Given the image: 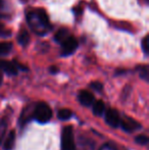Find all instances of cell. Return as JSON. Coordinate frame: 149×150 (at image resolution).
I'll return each instance as SVG.
<instances>
[{"label": "cell", "mask_w": 149, "mask_h": 150, "mask_svg": "<svg viewBox=\"0 0 149 150\" xmlns=\"http://www.w3.org/2000/svg\"><path fill=\"white\" fill-rule=\"evenodd\" d=\"M5 129H6V122L4 120H0V143H1L2 139H3Z\"/></svg>", "instance_id": "obj_18"}, {"label": "cell", "mask_w": 149, "mask_h": 150, "mask_svg": "<svg viewBox=\"0 0 149 150\" xmlns=\"http://www.w3.org/2000/svg\"><path fill=\"white\" fill-rule=\"evenodd\" d=\"M0 71L7 74L8 76H16L18 74V65L16 63L0 59Z\"/></svg>", "instance_id": "obj_7"}, {"label": "cell", "mask_w": 149, "mask_h": 150, "mask_svg": "<svg viewBox=\"0 0 149 150\" xmlns=\"http://www.w3.org/2000/svg\"><path fill=\"white\" fill-rule=\"evenodd\" d=\"M148 141H149V139L146 135H138V136L135 138V142L137 143L138 145H141V146L147 145Z\"/></svg>", "instance_id": "obj_16"}, {"label": "cell", "mask_w": 149, "mask_h": 150, "mask_svg": "<svg viewBox=\"0 0 149 150\" xmlns=\"http://www.w3.org/2000/svg\"><path fill=\"white\" fill-rule=\"evenodd\" d=\"M61 149L62 150H76L74 131L71 126H66L61 132Z\"/></svg>", "instance_id": "obj_3"}, {"label": "cell", "mask_w": 149, "mask_h": 150, "mask_svg": "<svg viewBox=\"0 0 149 150\" xmlns=\"http://www.w3.org/2000/svg\"><path fill=\"white\" fill-rule=\"evenodd\" d=\"M57 117L61 120H68L72 117V111L68 108H61L58 110Z\"/></svg>", "instance_id": "obj_14"}, {"label": "cell", "mask_w": 149, "mask_h": 150, "mask_svg": "<svg viewBox=\"0 0 149 150\" xmlns=\"http://www.w3.org/2000/svg\"><path fill=\"white\" fill-rule=\"evenodd\" d=\"M90 87H91L93 90L97 91V92L102 91V84L100 83V82H93V83L90 84Z\"/></svg>", "instance_id": "obj_20"}, {"label": "cell", "mask_w": 149, "mask_h": 150, "mask_svg": "<svg viewBox=\"0 0 149 150\" xmlns=\"http://www.w3.org/2000/svg\"><path fill=\"white\" fill-rule=\"evenodd\" d=\"M78 99H79L80 103L84 106H87L90 107L92 106V104L94 103L95 101V98H94V95L92 94L91 92L87 90H82L79 92L78 94Z\"/></svg>", "instance_id": "obj_6"}, {"label": "cell", "mask_w": 149, "mask_h": 150, "mask_svg": "<svg viewBox=\"0 0 149 150\" xmlns=\"http://www.w3.org/2000/svg\"><path fill=\"white\" fill-rule=\"evenodd\" d=\"M119 126L123 128L124 131H126V132H128V133H131L135 130H139V129L141 128L139 122H136V120L133 119H130V117H128V119L125 120H121Z\"/></svg>", "instance_id": "obj_8"}, {"label": "cell", "mask_w": 149, "mask_h": 150, "mask_svg": "<svg viewBox=\"0 0 149 150\" xmlns=\"http://www.w3.org/2000/svg\"><path fill=\"white\" fill-rule=\"evenodd\" d=\"M16 143V131H10L3 144L4 150H12Z\"/></svg>", "instance_id": "obj_9"}, {"label": "cell", "mask_w": 149, "mask_h": 150, "mask_svg": "<svg viewBox=\"0 0 149 150\" xmlns=\"http://www.w3.org/2000/svg\"><path fill=\"white\" fill-rule=\"evenodd\" d=\"M12 44L10 42H0V56L8 54L11 51Z\"/></svg>", "instance_id": "obj_13"}, {"label": "cell", "mask_w": 149, "mask_h": 150, "mask_svg": "<svg viewBox=\"0 0 149 150\" xmlns=\"http://www.w3.org/2000/svg\"><path fill=\"white\" fill-rule=\"evenodd\" d=\"M10 35H11V34H10V32L8 30H6V29L3 27V25L0 24V37L6 38V37H9Z\"/></svg>", "instance_id": "obj_19"}, {"label": "cell", "mask_w": 149, "mask_h": 150, "mask_svg": "<svg viewBox=\"0 0 149 150\" xmlns=\"http://www.w3.org/2000/svg\"><path fill=\"white\" fill-rule=\"evenodd\" d=\"M92 109H93L94 115L99 117V115H101L105 111V105H104L103 101L101 100L94 101V103L92 104Z\"/></svg>", "instance_id": "obj_10"}, {"label": "cell", "mask_w": 149, "mask_h": 150, "mask_svg": "<svg viewBox=\"0 0 149 150\" xmlns=\"http://www.w3.org/2000/svg\"><path fill=\"white\" fill-rule=\"evenodd\" d=\"M105 122L112 128H119V122H121L119 112L115 109L109 108L107 111H105Z\"/></svg>", "instance_id": "obj_5"}, {"label": "cell", "mask_w": 149, "mask_h": 150, "mask_svg": "<svg viewBox=\"0 0 149 150\" xmlns=\"http://www.w3.org/2000/svg\"><path fill=\"white\" fill-rule=\"evenodd\" d=\"M139 69V75H140V78L143 79L144 81L148 82V79H149V71H148V67L147 65H141V67H138Z\"/></svg>", "instance_id": "obj_15"}, {"label": "cell", "mask_w": 149, "mask_h": 150, "mask_svg": "<svg viewBox=\"0 0 149 150\" xmlns=\"http://www.w3.org/2000/svg\"><path fill=\"white\" fill-rule=\"evenodd\" d=\"M56 71H57V69H56V67H51V69H50V71H51V73H56Z\"/></svg>", "instance_id": "obj_23"}, {"label": "cell", "mask_w": 149, "mask_h": 150, "mask_svg": "<svg viewBox=\"0 0 149 150\" xmlns=\"http://www.w3.org/2000/svg\"><path fill=\"white\" fill-rule=\"evenodd\" d=\"M78 40L73 36H68L66 40L61 43V55L68 56L75 53V51L78 48Z\"/></svg>", "instance_id": "obj_4"}, {"label": "cell", "mask_w": 149, "mask_h": 150, "mask_svg": "<svg viewBox=\"0 0 149 150\" xmlns=\"http://www.w3.org/2000/svg\"><path fill=\"white\" fill-rule=\"evenodd\" d=\"M3 7H4V2H3V0H0V10L3 9Z\"/></svg>", "instance_id": "obj_22"}, {"label": "cell", "mask_w": 149, "mask_h": 150, "mask_svg": "<svg viewBox=\"0 0 149 150\" xmlns=\"http://www.w3.org/2000/svg\"><path fill=\"white\" fill-rule=\"evenodd\" d=\"M100 150H117V149H115L113 146H112L110 144H107V143H106V144H104L103 146L100 148Z\"/></svg>", "instance_id": "obj_21"}, {"label": "cell", "mask_w": 149, "mask_h": 150, "mask_svg": "<svg viewBox=\"0 0 149 150\" xmlns=\"http://www.w3.org/2000/svg\"><path fill=\"white\" fill-rule=\"evenodd\" d=\"M18 41L22 46H26L30 42V34L27 30H22L18 35Z\"/></svg>", "instance_id": "obj_11"}, {"label": "cell", "mask_w": 149, "mask_h": 150, "mask_svg": "<svg viewBox=\"0 0 149 150\" xmlns=\"http://www.w3.org/2000/svg\"><path fill=\"white\" fill-rule=\"evenodd\" d=\"M68 37V31L66 29H60L56 32L55 36H54V40H55L57 43H60L61 44L66 38Z\"/></svg>", "instance_id": "obj_12"}, {"label": "cell", "mask_w": 149, "mask_h": 150, "mask_svg": "<svg viewBox=\"0 0 149 150\" xmlns=\"http://www.w3.org/2000/svg\"><path fill=\"white\" fill-rule=\"evenodd\" d=\"M33 117L40 124H46L52 117V110L45 102H39L33 109Z\"/></svg>", "instance_id": "obj_2"}, {"label": "cell", "mask_w": 149, "mask_h": 150, "mask_svg": "<svg viewBox=\"0 0 149 150\" xmlns=\"http://www.w3.org/2000/svg\"><path fill=\"white\" fill-rule=\"evenodd\" d=\"M26 20L31 30L39 36L46 35L52 29L47 13L43 8L29 10L26 12Z\"/></svg>", "instance_id": "obj_1"}, {"label": "cell", "mask_w": 149, "mask_h": 150, "mask_svg": "<svg viewBox=\"0 0 149 150\" xmlns=\"http://www.w3.org/2000/svg\"><path fill=\"white\" fill-rule=\"evenodd\" d=\"M148 38H149V36H148V35H146L145 37L143 38L142 42H141L142 50H143V52H144V54H145V55H147V54H148V48H149V47H148V44H149Z\"/></svg>", "instance_id": "obj_17"}]
</instances>
